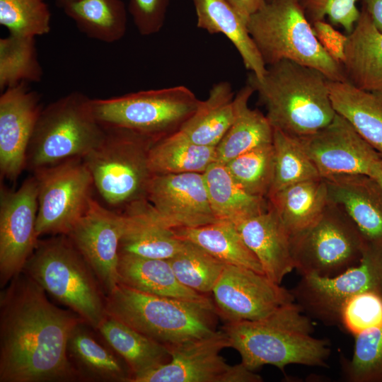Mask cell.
I'll use <instances>...</instances> for the list:
<instances>
[{
  "mask_svg": "<svg viewBox=\"0 0 382 382\" xmlns=\"http://www.w3.org/2000/svg\"><path fill=\"white\" fill-rule=\"evenodd\" d=\"M82 322L53 305L24 271L16 276L0 295V382L81 380L67 345Z\"/></svg>",
  "mask_w": 382,
  "mask_h": 382,
  "instance_id": "cell-1",
  "label": "cell"
},
{
  "mask_svg": "<svg viewBox=\"0 0 382 382\" xmlns=\"http://www.w3.org/2000/svg\"><path fill=\"white\" fill-rule=\"evenodd\" d=\"M313 328L294 301L260 320L227 323L223 330L246 368L272 365L283 371L289 364L328 366L329 340L313 337Z\"/></svg>",
  "mask_w": 382,
  "mask_h": 382,
  "instance_id": "cell-2",
  "label": "cell"
},
{
  "mask_svg": "<svg viewBox=\"0 0 382 382\" xmlns=\"http://www.w3.org/2000/svg\"><path fill=\"white\" fill-rule=\"evenodd\" d=\"M266 109L272 127L296 137L310 135L335 117L329 80L318 70L289 60L267 66L262 77L247 83Z\"/></svg>",
  "mask_w": 382,
  "mask_h": 382,
  "instance_id": "cell-3",
  "label": "cell"
},
{
  "mask_svg": "<svg viewBox=\"0 0 382 382\" xmlns=\"http://www.w3.org/2000/svg\"><path fill=\"white\" fill-rule=\"evenodd\" d=\"M105 313L168 347L216 330L214 304L144 293L122 283L105 296Z\"/></svg>",
  "mask_w": 382,
  "mask_h": 382,
  "instance_id": "cell-4",
  "label": "cell"
},
{
  "mask_svg": "<svg viewBox=\"0 0 382 382\" xmlns=\"http://www.w3.org/2000/svg\"><path fill=\"white\" fill-rule=\"evenodd\" d=\"M247 25L266 66L289 60L318 70L329 81H347L342 65L319 43L299 0L267 1Z\"/></svg>",
  "mask_w": 382,
  "mask_h": 382,
  "instance_id": "cell-5",
  "label": "cell"
},
{
  "mask_svg": "<svg viewBox=\"0 0 382 382\" xmlns=\"http://www.w3.org/2000/svg\"><path fill=\"white\" fill-rule=\"evenodd\" d=\"M23 271L93 328L97 330L105 318V296L100 283L66 235L39 242Z\"/></svg>",
  "mask_w": 382,
  "mask_h": 382,
  "instance_id": "cell-6",
  "label": "cell"
},
{
  "mask_svg": "<svg viewBox=\"0 0 382 382\" xmlns=\"http://www.w3.org/2000/svg\"><path fill=\"white\" fill-rule=\"evenodd\" d=\"M92 98L71 92L43 108L31 137L26 167L33 171L73 158H84L103 141Z\"/></svg>",
  "mask_w": 382,
  "mask_h": 382,
  "instance_id": "cell-7",
  "label": "cell"
},
{
  "mask_svg": "<svg viewBox=\"0 0 382 382\" xmlns=\"http://www.w3.org/2000/svg\"><path fill=\"white\" fill-rule=\"evenodd\" d=\"M104 128L102 143L83 158L93 185L112 207L125 208L146 199L153 175L149 153L157 139L127 129Z\"/></svg>",
  "mask_w": 382,
  "mask_h": 382,
  "instance_id": "cell-8",
  "label": "cell"
},
{
  "mask_svg": "<svg viewBox=\"0 0 382 382\" xmlns=\"http://www.w3.org/2000/svg\"><path fill=\"white\" fill-rule=\"evenodd\" d=\"M200 100L189 88L176 86L92 98L91 103L103 127L127 129L159 139L178 132Z\"/></svg>",
  "mask_w": 382,
  "mask_h": 382,
  "instance_id": "cell-9",
  "label": "cell"
},
{
  "mask_svg": "<svg viewBox=\"0 0 382 382\" xmlns=\"http://www.w3.org/2000/svg\"><path fill=\"white\" fill-rule=\"evenodd\" d=\"M294 268L301 275H337L359 264L368 243L347 214L328 202L320 216L290 236Z\"/></svg>",
  "mask_w": 382,
  "mask_h": 382,
  "instance_id": "cell-10",
  "label": "cell"
},
{
  "mask_svg": "<svg viewBox=\"0 0 382 382\" xmlns=\"http://www.w3.org/2000/svg\"><path fill=\"white\" fill-rule=\"evenodd\" d=\"M366 291L382 294V248L369 244L358 265L332 277L315 273L301 275L290 289L303 312L326 325H341L346 302Z\"/></svg>",
  "mask_w": 382,
  "mask_h": 382,
  "instance_id": "cell-11",
  "label": "cell"
},
{
  "mask_svg": "<svg viewBox=\"0 0 382 382\" xmlns=\"http://www.w3.org/2000/svg\"><path fill=\"white\" fill-rule=\"evenodd\" d=\"M38 188L37 236L67 235L91 199V174L82 158H69L34 170Z\"/></svg>",
  "mask_w": 382,
  "mask_h": 382,
  "instance_id": "cell-12",
  "label": "cell"
},
{
  "mask_svg": "<svg viewBox=\"0 0 382 382\" xmlns=\"http://www.w3.org/2000/svg\"><path fill=\"white\" fill-rule=\"evenodd\" d=\"M229 347L224 330L168 347V362L133 377L130 382H261L242 363L230 365L220 354Z\"/></svg>",
  "mask_w": 382,
  "mask_h": 382,
  "instance_id": "cell-13",
  "label": "cell"
},
{
  "mask_svg": "<svg viewBox=\"0 0 382 382\" xmlns=\"http://www.w3.org/2000/svg\"><path fill=\"white\" fill-rule=\"evenodd\" d=\"M37 182L35 175L21 187L0 192V283H7L23 271L39 241L36 232L38 207Z\"/></svg>",
  "mask_w": 382,
  "mask_h": 382,
  "instance_id": "cell-14",
  "label": "cell"
},
{
  "mask_svg": "<svg viewBox=\"0 0 382 382\" xmlns=\"http://www.w3.org/2000/svg\"><path fill=\"white\" fill-rule=\"evenodd\" d=\"M212 294L218 315L227 323L262 319L294 301L290 291L265 274L226 265Z\"/></svg>",
  "mask_w": 382,
  "mask_h": 382,
  "instance_id": "cell-15",
  "label": "cell"
},
{
  "mask_svg": "<svg viewBox=\"0 0 382 382\" xmlns=\"http://www.w3.org/2000/svg\"><path fill=\"white\" fill-rule=\"evenodd\" d=\"M125 218L105 208L93 197L67 236L92 269L105 296L119 283L120 239Z\"/></svg>",
  "mask_w": 382,
  "mask_h": 382,
  "instance_id": "cell-16",
  "label": "cell"
},
{
  "mask_svg": "<svg viewBox=\"0 0 382 382\" xmlns=\"http://www.w3.org/2000/svg\"><path fill=\"white\" fill-rule=\"evenodd\" d=\"M323 178L335 175L369 174L381 156L341 115L321 129L299 137Z\"/></svg>",
  "mask_w": 382,
  "mask_h": 382,
  "instance_id": "cell-17",
  "label": "cell"
},
{
  "mask_svg": "<svg viewBox=\"0 0 382 382\" xmlns=\"http://www.w3.org/2000/svg\"><path fill=\"white\" fill-rule=\"evenodd\" d=\"M146 199L165 224L173 229L218 221L201 173L153 175Z\"/></svg>",
  "mask_w": 382,
  "mask_h": 382,
  "instance_id": "cell-18",
  "label": "cell"
},
{
  "mask_svg": "<svg viewBox=\"0 0 382 382\" xmlns=\"http://www.w3.org/2000/svg\"><path fill=\"white\" fill-rule=\"evenodd\" d=\"M39 94L22 83L0 96L1 176L15 181L26 168L31 137L42 110Z\"/></svg>",
  "mask_w": 382,
  "mask_h": 382,
  "instance_id": "cell-19",
  "label": "cell"
},
{
  "mask_svg": "<svg viewBox=\"0 0 382 382\" xmlns=\"http://www.w3.org/2000/svg\"><path fill=\"white\" fill-rule=\"evenodd\" d=\"M324 180L328 202L344 209L368 244L382 248V186L364 174Z\"/></svg>",
  "mask_w": 382,
  "mask_h": 382,
  "instance_id": "cell-20",
  "label": "cell"
},
{
  "mask_svg": "<svg viewBox=\"0 0 382 382\" xmlns=\"http://www.w3.org/2000/svg\"><path fill=\"white\" fill-rule=\"evenodd\" d=\"M123 214L125 228L119 253L170 260L183 249L185 241L165 224L146 199L130 204Z\"/></svg>",
  "mask_w": 382,
  "mask_h": 382,
  "instance_id": "cell-21",
  "label": "cell"
},
{
  "mask_svg": "<svg viewBox=\"0 0 382 382\" xmlns=\"http://www.w3.org/2000/svg\"><path fill=\"white\" fill-rule=\"evenodd\" d=\"M247 246L258 259L264 274L281 284L294 268L290 235L274 211L268 209L236 226Z\"/></svg>",
  "mask_w": 382,
  "mask_h": 382,
  "instance_id": "cell-22",
  "label": "cell"
},
{
  "mask_svg": "<svg viewBox=\"0 0 382 382\" xmlns=\"http://www.w3.org/2000/svg\"><path fill=\"white\" fill-rule=\"evenodd\" d=\"M347 36L342 63L347 81L361 89L382 91V32L364 8Z\"/></svg>",
  "mask_w": 382,
  "mask_h": 382,
  "instance_id": "cell-23",
  "label": "cell"
},
{
  "mask_svg": "<svg viewBox=\"0 0 382 382\" xmlns=\"http://www.w3.org/2000/svg\"><path fill=\"white\" fill-rule=\"evenodd\" d=\"M118 280L134 289L176 299L214 303L207 295L182 284L175 275L169 260L151 259L120 253Z\"/></svg>",
  "mask_w": 382,
  "mask_h": 382,
  "instance_id": "cell-24",
  "label": "cell"
},
{
  "mask_svg": "<svg viewBox=\"0 0 382 382\" xmlns=\"http://www.w3.org/2000/svg\"><path fill=\"white\" fill-rule=\"evenodd\" d=\"M197 26L211 34L224 35L238 52L247 70L257 78L267 66L254 42L247 22L226 0H192Z\"/></svg>",
  "mask_w": 382,
  "mask_h": 382,
  "instance_id": "cell-25",
  "label": "cell"
},
{
  "mask_svg": "<svg viewBox=\"0 0 382 382\" xmlns=\"http://www.w3.org/2000/svg\"><path fill=\"white\" fill-rule=\"evenodd\" d=\"M335 112L382 157V91L361 89L347 81H329Z\"/></svg>",
  "mask_w": 382,
  "mask_h": 382,
  "instance_id": "cell-26",
  "label": "cell"
},
{
  "mask_svg": "<svg viewBox=\"0 0 382 382\" xmlns=\"http://www.w3.org/2000/svg\"><path fill=\"white\" fill-rule=\"evenodd\" d=\"M254 93L252 86L246 83L235 94L233 122L216 146L218 162L226 163L247 151L272 143L274 128L267 117L249 107Z\"/></svg>",
  "mask_w": 382,
  "mask_h": 382,
  "instance_id": "cell-27",
  "label": "cell"
},
{
  "mask_svg": "<svg viewBox=\"0 0 382 382\" xmlns=\"http://www.w3.org/2000/svg\"><path fill=\"white\" fill-rule=\"evenodd\" d=\"M203 176L214 214L235 226L269 207L267 198L248 193L232 177L224 163L216 161Z\"/></svg>",
  "mask_w": 382,
  "mask_h": 382,
  "instance_id": "cell-28",
  "label": "cell"
},
{
  "mask_svg": "<svg viewBox=\"0 0 382 382\" xmlns=\"http://www.w3.org/2000/svg\"><path fill=\"white\" fill-rule=\"evenodd\" d=\"M97 330L125 362L132 374V378L170 359L166 346L109 316L106 315Z\"/></svg>",
  "mask_w": 382,
  "mask_h": 382,
  "instance_id": "cell-29",
  "label": "cell"
},
{
  "mask_svg": "<svg viewBox=\"0 0 382 382\" xmlns=\"http://www.w3.org/2000/svg\"><path fill=\"white\" fill-rule=\"evenodd\" d=\"M274 211L290 236L306 228L323 213L328 204L323 178L299 182L268 196Z\"/></svg>",
  "mask_w": 382,
  "mask_h": 382,
  "instance_id": "cell-30",
  "label": "cell"
},
{
  "mask_svg": "<svg viewBox=\"0 0 382 382\" xmlns=\"http://www.w3.org/2000/svg\"><path fill=\"white\" fill-rule=\"evenodd\" d=\"M234 96L230 82L214 83L178 132L195 144L216 146L233 122Z\"/></svg>",
  "mask_w": 382,
  "mask_h": 382,
  "instance_id": "cell-31",
  "label": "cell"
},
{
  "mask_svg": "<svg viewBox=\"0 0 382 382\" xmlns=\"http://www.w3.org/2000/svg\"><path fill=\"white\" fill-rule=\"evenodd\" d=\"M79 324L68 341L67 352L70 361L81 380L129 382L132 374L125 368L115 352L101 345L83 326Z\"/></svg>",
  "mask_w": 382,
  "mask_h": 382,
  "instance_id": "cell-32",
  "label": "cell"
},
{
  "mask_svg": "<svg viewBox=\"0 0 382 382\" xmlns=\"http://www.w3.org/2000/svg\"><path fill=\"white\" fill-rule=\"evenodd\" d=\"M173 230L179 238L199 246L226 265L244 267L264 274L258 259L232 223L218 221Z\"/></svg>",
  "mask_w": 382,
  "mask_h": 382,
  "instance_id": "cell-33",
  "label": "cell"
},
{
  "mask_svg": "<svg viewBox=\"0 0 382 382\" xmlns=\"http://www.w3.org/2000/svg\"><path fill=\"white\" fill-rule=\"evenodd\" d=\"M216 161V146L195 144L178 131L155 141L149 153L152 175L203 173Z\"/></svg>",
  "mask_w": 382,
  "mask_h": 382,
  "instance_id": "cell-34",
  "label": "cell"
},
{
  "mask_svg": "<svg viewBox=\"0 0 382 382\" xmlns=\"http://www.w3.org/2000/svg\"><path fill=\"white\" fill-rule=\"evenodd\" d=\"M62 10L91 39L113 43L125 35L127 13L122 0H76Z\"/></svg>",
  "mask_w": 382,
  "mask_h": 382,
  "instance_id": "cell-35",
  "label": "cell"
},
{
  "mask_svg": "<svg viewBox=\"0 0 382 382\" xmlns=\"http://www.w3.org/2000/svg\"><path fill=\"white\" fill-rule=\"evenodd\" d=\"M43 77L35 37L10 34L0 38V90Z\"/></svg>",
  "mask_w": 382,
  "mask_h": 382,
  "instance_id": "cell-36",
  "label": "cell"
},
{
  "mask_svg": "<svg viewBox=\"0 0 382 382\" xmlns=\"http://www.w3.org/2000/svg\"><path fill=\"white\" fill-rule=\"evenodd\" d=\"M272 144L274 175L269 195L289 185L322 178L299 137L274 129Z\"/></svg>",
  "mask_w": 382,
  "mask_h": 382,
  "instance_id": "cell-37",
  "label": "cell"
},
{
  "mask_svg": "<svg viewBox=\"0 0 382 382\" xmlns=\"http://www.w3.org/2000/svg\"><path fill=\"white\" fill-rule=\"evenodd\" d=\"M184 241L180 252L169 260L175 275L193 291L204 295L212 293L226 264L199 246Z\"/></svg>",
  "mask_w": 382,
  "mask_h": 382,
  "instance_id": "cell-38",
  "label": "cell"
},
{
  "mask_svg": "<svg viewBox=\"0 0 382 382\" xmlns=\"http://www.w3.org/2000/svg\"><path fill=\"white\" fill-rule=\"evenodd\" d=\"M224 164L245 190L253 195L267 199L274 175L272 143L247 151Z\"/></svg>",
  "mask_w": 382,
  "mask_h": 382,
  "instance_id": "cell-39",
  "label": "cell"
},
{
  "mask_svg": "<svg viewBox=\"0 0 382 382\" xmlns=\"http://www.w3.org/2000/svg\"><path fill=\"white\" fill-rule=\"evenodd\" d=\"M354 337L352 358L340 360L342 378L347 382H382V325Z\"/></svg>",
  "mask_w": 382,
  "mask_h": 382,
  "instance_id": "cell-40",
  "label": "cell"
},
{
  "mask_svg": "<svg viewBox=\"0 0 382 382\" xmlns=\"http://www.w3.org/2000/svg\"><path fill=\"white\" fill-rule=\"evenodd\" d=\"M0 24L10 34L37 37L51 30V12L45 0H0Z\"/></svg>",
  "mask_w": 382,
  "mask_h": 382,
  "instance_id": "cell-41",
  "label": "cell"
},
{
  "mask_svg": "<svg viewBox=\"0 0 382 382\" xmlns=\"http://www.w3.org/2000/svg\"><path fill=\"white\" fill-rule=\"evenodd\" d=\"M382 325V294L366 291L357 294L345 304L341 326L354 336Z\"/></svg>",
  "mask_w": 382,
  "mask_h": 382,
  "instance_id": "cell-42",
  "label": "cell"
},
{
  "mask_svg": "<svg viewBox=\"0 0 382 382\" xmlns=\"http://www.w3.org/2000/svg\"><path fill=\"white\" fill-rule=\"evenodd\" d=\"M357 0H300L303 10L312 23L327 17L332 25H340L349 33L358 21L361 11Z\"/></svg>",
  "mask_w": 382,
  "mask_h": 382,
  "instance_id": "cell-43",
  "label": "cell"
},
{
  "mask_svg": "<svg viewBox=\"0 0 382 382\" xmlns=\"http://www.w3.org/2000/svg\"><path fill=\"white\" fill-rule=\"evenodd\" d=\"M169 0H129L128 11L138 32L144 36L163 28Z\"/></svg>",
  "mask_w": 382,
  "mask_h": 382,
  "instance_id": "cell-44",
  "label": "cell"
},
{
  "mask_svg": "<svg viewBox=\"0 0 382 382\" xmlns=\"http://www.w3.org/2000/svg\"><path fill=\"white\" fill-rule=\"evenodd\" d=\"M314 33L324 50L335 61L341 64L345 57L347 35L336 30L334 26L323 21L312 23Z\"/></svg>",
  "mask_w": 382,
  "mask_h": 382,
  "instance_id": "cell-45",
  "label": "cell"
},
{
  "mask_svg": "<svg viewBox=\"0 0 382 382\" xmlns=\"http://www.w3.org/2000/svg\"><path fill=\"white\" fill-rule=\"evenodd\" d=\"M226 1L248 23L250 17L261 8L267 0H226Z\"/></svg>",
  "mask_w": 382,
  "mask_h": 382,
  "instance_id": "cell-46",
  "label": "cell"
},
{
  "mask_svg": "<svg viewBox=\"0 0 382 382\" xmlns=\"http://www.w3.org/2000/svg\"><path fill=\"white\" fill-rule=\"evenodd\" d=\"M363 8L368 13L376 27L382 32V0H362Z\"/></svg>",
  "mask_w": 382,
  "mask_h": 382,
  "instance_id": "cell-47",
  "label": "cell"
},
{
  "mask_svg": "<svg viewBox=\"0 0 382 382\" xmlns=\"http://www.w3.org/2000/svg\"><path fill=\"white\" fill-rule=\"evenodd\" d=\"M369 175L382 186V157L372 164Z\"/></svg>",
  "mask_w": 382,
  "mask_h": 382,
  "instance_id": "cell-48",
  "label": "cell"
},
{
  "mask_svg": "<svg viewBox=\"0 0 382 382\" xmlns=\"http://www.w3.org/2000/svg\"><path fill=\"white\" fill-rule=\"evenodd\" d=\"M75 1L76 0H54L56 5L62 9Z\"/></svg>",
  "mask_w": 382,
  "mask_h": 382,
  "instance_id": "cell-49",
  "label": "cell"
},
{
  "mask_svg": "<svg viewBox=\"0 0 382 382\" xmlns=\"http://www.w3.org/2000/svg\"><path fill=\"white\" fill-rule=\"evenodd\" d=\"M272 1V0H267V1ZM300 1V0H299Z\"/></svg>",
  "mask_w": 382,
  "mask_h": 382,
  "instance_id": "cell-50",
  "label": "cell"
}]
</instances>
